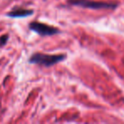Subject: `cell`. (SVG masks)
Here are the masks:
<instances>
[{
    "mask_svg": "<svg viewBox=\"0 0 124 124\" xmlns=\"http://www.w3.org/2000/svg\"><path fill=\"white\" fill-rule=\"evenodd\" d=\"M66 58V55L62 54H45L37 53L34 54L30 59L31 63L34 64H39L42 66H50L56 64L58 62L61 61Z\"/></svg>",
    "mask_w": 124,
    "mask_h": 124,
    "instance_id": "cell-1",
    "label": "cell"
},
{
    "mask_svg": "<svg viewBox=\"0 0 124 124\" xmlns=\"http://www.w3.org/2000/svg\"><path fill=\"white\" fill-rule=\"evenodd\" d=\"M69 3L74 5L83 6L85 8L90 9H115L117 6L116 4L112 3H104V2H94L91 0H69Z\"/></svg>",
    "mask_w": 124,
    "mask_h": 124,
    "instance_id": "cell-2",
    "label": "cell"
},
{
    "mask_svg": "<svg viewBox=\"0 0 124 124\" xmlns=\"http://www.w3.org/2000/svg\"><path fill=\"white\" fill-rule=\"evenodd\" d=\"M32 14V11L31 10H27V9H16V10H13L11 12L8 13L7 16H9V17H26V16H28Z\"/></svg>",
    "mask_w": 124,
    "mask_h": 124,
    "instance_id": "cell-4",
    "label": "cell"
},
{
    "mask_svg": "<svg viewBox=\"0 0 124 124\" xmlns=\"http://www.w3.org/2000/svg\"><path fill=\"white\" fill-rule=\"evenodd\" d=\"M30 29L42 36H51L55 33L59 32L58 29L56 27H53L48 25L43 24V23H39L34 21V22L30 24Z\"/></svg>",
    "mask_w": 124,
    "mask_h": 124,
    "instance_id": "cell-3",
    "label": "cell"
},
{
    "mask_svg": "<svg viewBox=\"0 0 124 124\" xmlns=\"http://www.w3.org/2000/svg\"><path fill=\"white\" fill-rule=\"evenodd\" d=\"M8 38H9V37H8L7 35H4V36H2L0 38V46H3V45L5 44L6 41L8 40Z\"/></svg>",
    "mask_w": 124,
    "mask_h": 124,
    "instance_id": "cell-5",
    "label": "cell"
}]
</instances>
